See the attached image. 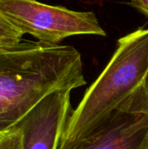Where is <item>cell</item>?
<instances>
[{"instance_id":"6da1fadb","label":"cell","mask_w":148,"mask_h":149,"mask_svg":"<svg viewBox=\"0 0 148 149\" xmlns=\"http://www.w3.org/2000/svg\"><path fill=\"white\" fill-rule=\"evenodd\" d=\"M85 85L81 55L73 46L31 40L0 44V134L54 92Z\"/></svg>"},{"instance_id":"3957f363","label":"cell","mask_w":148,"mask_h":149,"mask_svg":"<svg viewBox=\"0 0 148 149\" xmlns=\"http://www.w3.org/2000/svg\"><path fill=\"white\" fill-rule=\"evenodd\" d=\"M0 12L22 35L30 34L43 43L58 45L78 35L106 36L91 11L72 10L38 0H0Z\"/></svg>"},{"instance_id":"52a82bcc","label":"cell","mask_w":148,"mask_h":149,"mask_svg":"<svg viewBox=\"0 0 148 149\" xmlns=\"http://www.w3.org/2000/svg\"><path fill=\"white\" fill-rule=\"evenodd\" d=\"M23 35L0 12V44H15L22 40Z\"/></svg>"},{"instance_id":"ba28073f","label":"cell","mask_w":148,"mask_h":149,"mask_svg":"<svg viewBox=\"0 0 148 149\" xmlns=\"http://www.w3.org/2000/svg\"><path fill=\"white\" fill-rule=\"evenodd\" d=\"M132 98L140 105V108L144 112L148 113V76L143 86L134 93Z\"/></svg>"},{"instance_id":"9c48e42d","label":"cell","mask_w":148,"mask_h":149,"mask_svg":"<svg viewBox=\"0 0 148 149\" xmlns=\"http://www.w3.org/2000/svg\"><path fill=\"white\" fill-rule=\"evenodd\" d=\"M130 3L148 17V0H130Z\"/></svg>"},{"instance_id":"7a4b0ae2","label":"cell","mask_w":148,"mask_h":149,"mask_svg":"<svg viewBox=\"0 0 148 149\" xmlns=\"http://www.w3.org/2000/svg\"><path fill=\"white\" fill-rule=\"evenodd\" d=\"M147 76L148 29L140 28L119 39L109 63L69 114L60 141L88 134L136 93Z\"/></svg>"},{"instance_id":"5b68a950","label":"cell","mask_w":148,"mask_h":149,"mask_svg":"<svg viewBox=\"0 0 148 149\" xmlns=\"http://www.w3.org/2000/svg\"><path fill=\"white\" fill-rule=\"evenodd\" d=\"M71 92H54L20 120L23 149H57L70 113Z\"/></svg>"},{"instance_id":"277c9868","label":"cell","mask_w":148,"mask_h":149,"mask_svg":"<svg viewBox=\"0 0 148 149\" xmlns=\"http://www.w3.org/2000/svg\"><path fill=\"white\" fill-rule=\"evenodd\" d=\"M148 137V113L130 99L85 135L59 141L57 149H142Z\"/></svg>"},{"instance_id":"30bf717a","label":"cell","mask_w":148,"mask_h":149,"mask_svg":"<svg viewBox=\"0 0 148 149\" xmlns=\"http://www.w3.org/2000/svg\"><path fill=\"white\" fill-rule=\"evenodd\" d=\"M142 149H148V137L147 139V141H146V143H145V145H144V147H143V148Z\"/></svg>"},{"instance_id":"8992f818","label":"cell","mask_w":148,"mask_h":149,"mask_svg":"<svg viewBox=\"0 0 148 149\" xmlns=\"http://www.w3.org/2000/svg\"><path fill=\"white\" fill-rule=\"evenodd\" d=\"M23 141L24 132L18 125L0 134V149H23Z\"/></svg>"}]
</instances>
